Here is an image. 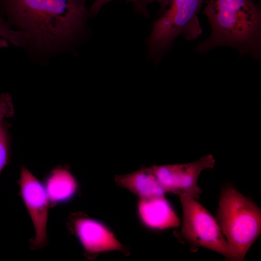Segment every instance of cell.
Here are the masks:
<instances>
[{"label": "cell", "mask_w": 261, "mask_h": 261, "mask_svg": "<svg viewBox=\"0 0 261 261\" xmlns=\"http://www.w3.org/2000/svg\"><path fill=\"white\" fill-rule=\"evenodd\" d=\"M215 218L232 249L235 261L244 260L261 232V209L235 186L221 188Z\"/></svg>", "instance_id": "3957f363"}, {"label": "cell", "mask_w": 261, "mask_h": 261, "mask_svg": "<svg viewBox=\"0 0 261 261\" xmlns=\"http://www.w3.org/2000/svg\"><path fill=\"white\" fill-rule=\"evenodd\" d=\"M170 0H137L134 3L136 9L143 14H147L146 6L153 2H157L160 6V12L168 6Z\"/></svg>", "instance_id": "5bb4252c"}, {"label": "cell", "mask_w": 261, "mask_h": 261, "mask_svg": "<svg viewBox=\"0 0 261 261\" xmlns=\"http://www.w3.org/2000/svg\"><path fill=\"white\" fill-rule=\"evenodd\" d=\"M138 212L143 223L151 229L163 230L180 224L179 218L164 196L141 198Z\"/></svg>", "instance_id": "9c48e42d"}, {"label": "cell", "mask_w": 261, "mask_h": 261, "mask_svg": "<svg viewBox=\"0 0 261 261\" xmlns=\"http://www.w3.org/2000/svg\"><path fill=\"white\" fill-rule=\"evenodd\" d=\"M10 137L5 120L0 123V174L10 158Z\"/></svg>", "instance_id": "7c38bea8"}, {"label": "cell", "mask_w": 261, "mask_h": 261, "mask_svg": "<svg viewBox=\"0 0 261 261\" xmlns=\"http://www.w3.org/2000/svg\"><path fill=\"white\" fill-rule=\"evenodd\" d=\"M44 187L49 202L56 204L71 199L77 190V184L69 171L58 168L48 176Z\"/></svg>", "instance_id": "8fae6325"}, {"label": "cell", "mask_w": 261, "mask_h": 261, "mask_svg": "<svg viewBox=\"0 0 261 261\" xmlns=\"http://www.w3.org/2000/svg\"><path fill=\"white\" fill-rule=\"evenodd\" d=\"M0 12L41 45L55 46L71 41L84 25L87 10L83 0H0Z\"/></svg>", "instance_id": "6da1fadb"}, {"label": "cell", "mask_w": 261, "mask_h": 261, "mask_svg": "<svg viewBox=\"0 0 261 261\" xmlns=\"http://www.w3.org/2000/svg\"><path fill=\"white\" fill-rule=\"evenodd\" d=\"M21 194L35 230L34 245L44 246L46 243L48 197L45 187L25 167L21 170Z\"/></svg>", "instance_id": "52a82bcc"}, {"label": "cell", "mask_w": 261, "mask_h": 261, "mask_svg": "<svg viewBox=\"0 0 261 261\" xmlns=\"http://www.w3.org/2000/svg\"><path fill=\"white\" fill-rule=\"evenodd\" d=\"M215 164L213 156L208 154L191 162L153 165L148 169L155 175L165 192L188 196L197 200L202 193L198 185L199 176L202 172L213 168Z\"/></svg>", "instance_id": "8992f818"}, {"label": "cell", "mask_w": 261, "mask_h": 261, "mask_svg": "<svg viewBox=\"0 0 261 261\" xmlns=\"http://www.w3.org/2000/svg\"><path fill=\"white\" fill-rule=\"evenodd\" d=\"M204 14L211 34L198 44L195 52L229 46L236 49L239 57L261 58V11L253 0H208Z\"/></svg>", "instance_id": "7a4b0ae2"}, {"label": "cell", "mask_w": 261, "mask_h": 261, "mask_svg": "<svg viewBox=\"0 0 261 261\" xmlns=\"http://www.w3.org/2000/svg\"><path fill=\"white\" fill-rule=\"evenodd\" d=\"M179 196L183 211L182 226L179 232L182 238L193 246L206 248L220 254L228 261H235L215 218L196 199Z\"/></svg>", "instance_id": "5b68a950"}, {"label": "cell", "mask_w": 261, "mask_h": 261, "mask_svg": "<svg viewBox=\"0 0 261 261\" xmlns=\"http://www.w3.org/2000/svg\"><path fill=\"white\" fill-rule=\"evenodd\" d=\"M14 105L12 98L7 93L0 96V123L14 115Z\"/></svg>", "instance_id": "4fadbf2b"}, {"label": "cell", "mask_w": 261, "mask_h": 261, "mask_svg": "<svg viewBox=\"0 0 261 261\" xmlns=\"http://www.w3.org/2000/svg\"><path fill=\"white\" fill-rule=\"evenodd\" d=\"M203 2V0H170L169 8L154 22L147 39L150 58L159 62L179 35L192 41L202 34L198 14Z\"/></svg>", "instance_id": "277c9868"}, {"label": "cell", "mask_w": 261, "mask_h": 261, "mask_svg": "<svg viewBox=\"0 0 261 261\" xmlns=\"http://www.w3.org/2000/svg\"><path fill=\"white\" fill-rule=\"evenodd\" d=\"M84 0V1L85 0Z\"/></svg>", "instance_id": "2e32d148"}, {"label": "cell", "mask_w": 261, "mask_h": 261, "mask_svg": "<svg viewBox=\"0 0 261 261\" xmlns=\"http://www.w3.org/2000/svg\"><path fill=\"white\" fill-rule=\"evenodd\" d=\"M113 0H95L94 3L91 7V11L93 13H96L101 9L103 5L106 3ZM127 0L131 1L134 3L137 0Z\"/></svg>", "instance_id": "9a60e30c"}, {"label": "cell", "mask_w": 261, "mask_h": 261, "mask_svg": "<svg viewBox=\"0 0 261 261\" xmlns=\"http://www.w3.org/2000/svg\"><path fill=\"white\" fill-rule=\"evenodd\" d=\"M73 227L80 242L88 252L95 253L122 249L113 233L98 221L78 218L74 221Z\"/></svg>", "instance_id": "ba28073f"}, {"label": "cell", "mask_w": 261, "mask_h": 261, "mask_svg": "<svg viewBox=\"0 0 261 261\" xmlns=\"http://www.w3.org/2000/svg\"><path fill=\"white\" fill-rule=\"evenodd\" d=\"M116 180L141 198L164 196L165 191L148 168L119 176Z\"/></svg>", "instance_id": "30bf717a"}]
</instances>
